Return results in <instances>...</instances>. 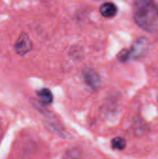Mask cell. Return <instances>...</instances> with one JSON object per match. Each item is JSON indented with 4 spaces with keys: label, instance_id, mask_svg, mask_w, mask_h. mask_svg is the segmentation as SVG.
<instances>
[{
    "label": "cell",
    "instance_id": "obj_1",
    "mask_svg": "<svg viewBox=\"0 0 158 159\" xmlns=\"http://www.w3.org/2000/svg\"><path fill=\"white\" fill-rule=\"evenodd\" d=\"M134 20L145 31L152 32L157 26L158 12L154 0H135Z\"/></svg>",
    "mask_w": 158,
    "mask_h": 159
},
{
    "label": "cell",
    "instance_id": "obj_2",
    "mask_svg": "<svg viewBox=\"0 0 158 159\" xmlns=\"http://www.w3.org/2000/svg\"><path fill=\"white\" fill-rule=\"evenodd\" d=\"M147 50V40L143 37L138 39L133 46L129 49V59L133 58V59H139L141 58L142 55L145 54Z\"/></svg>",
    "mask_w": 158,
    "mask_h": 159
},
{
    "label": "cell",
    "instance_id": "obj_3",
    "mask_svg": "<svg viewBox=\"0 0 158 159\" xmlns=\"http://www.w3.org/2000/svg\"><path fill=\"white\" fill-rule=\"evenodd\" d=\"M15 50L20 55H25L32 49V42L27 34H22L15 43Z\"/></svg>",
    "mask_w": 158,
    "mask_h": 159
},
{
    "label": "cell",
    "instance_id": "obj_4",
    "mask_svg": "<svg viewBox=\"0 0 158 159\" xmlns=\"http://www.w3.org/2000/svg\"><path fill=\"white\" fill-rule=\"evenodd\" d=\"M85 82L91 89H97L100 85V76L98 73L92 69H88L84 74Z\"/></svg>",
    "mask_w": 158,
    "mask_h": 159
},
{
    "label": "cell",
    "instance_id": "obj_5",
    "mask_svg": "<svg viewBox=\"0 0 158 159\" xmlns=\"http://www.w3.org/2000/svg\"><path fill=\"white\" fill-rule=\"evenodd\" d=\"M101 14L105 18H112L117 13V7L112 2H105L100 7Z\"/></svg>",
    "mask_w": 158,
    "mask_h": 159
},
{
    "label": "cell",
    "instance_id": "obj_6",
    "mask_svg": "<svg viewBox=\"0 0 158 159\" xmlns=\"http://www.w3.org/2000/svg\"><path fill=\"white\" fill-rule=\"evenodd\" d=\"M37 96L40 100V102H42L45 105L50 104L53 102V95L48 89H41L37 91Z\"/></svg>",
    "mask_w": 158,
    "mask_h": 159
},
{
    "label": "cell",
    "instance_id": "obj_7",
    "mask_svg": "<svg viewBox=\"0 0 158 159\" xmlns=\"http://www.w3.org/2000/svg\"><path fill=\"white\" fill-rule=\"evenodd\" d=\"M127 146V142L122 137H115L112 140V147L115 150H124Z\"/></svg>",
    "mask_w": 158,
    "mask_h": 159
},
{
    "label": "cell",
    "instance_id": "obj_8",
    "mask_svg": "<svg viewBox=\"0 0 158 159\" xmlns=\"http://www.w3.org/2000/svg\"><path fill=\"white\" fill-rule=\"evenodd\" d=\"M118 60L120 61H127L129 60V49H123L120 51V53L117 56Z\"/></svg>",
    "mask_w": 158,
    "mask_h": 159
},
{
    "label": "cell",
    "instance_id": "obj_9",
    "mask_svg": "<svg viewBox=\"0 0 158 159\" xmlns=\"http://www.w3.org/2000/svg\"><path fill=\"white\" fill-rule=\"evenodd\" d=\"M156 10H157V12H158V5L156 6Z\"/></svg>",
    "mask_w": 158,
    "mask_h": 159
}]
</instances>
